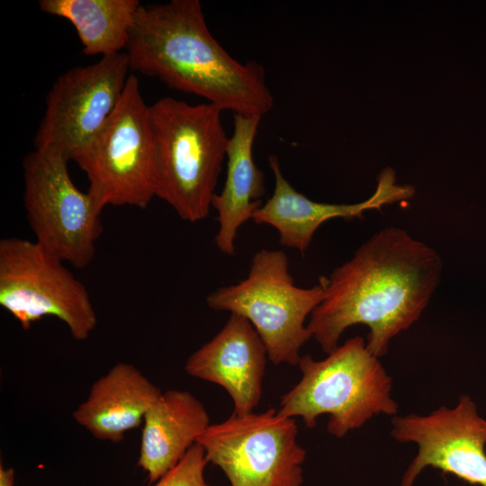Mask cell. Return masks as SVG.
I'll return each instance as SVG.
<instances>
[{
  "mask_svg": "<svg viewBox=\"0 0 486 486\" xmlns=\"http://www.w3.org/2000/svg\"><path fill=\"white\" fill-rule=\"evenodd\" d=\"M442 267L433 248L401 228L386 227L325 277V296L307 328L329 354L347 328L366 325V347L379 358L394 337L418 321L439 284Z\"/></svg>",
  "mask_w": 486,
  "mask_h": 486,
  "instance_id": "cell-1",
  "label": "cell"
},
{
  "mask_svg": "<svg viewBox=\"0 0 486 486\" xmlns=\"http://www.w3.org/2000/svg\"><path fill=\"white\" fill-rule=\"evenodd\" d=\"M130 69L234 113L262 117L274 98L265 69L239 62L211 34L199 0L142 4L126 46Z\"/></svg>",
  "mask_w": 486,
  "mask_h": 486,
  "instance_id": "cell-2",
  "label": "cell"
},
{
  "mask_svg": "<svg viewBox=\"0 0 486 486\" xmlns=\"http://www.w3.org/2000/svg\"><path fill=\"white\" fill-rule=\"evenodd\" d=\"M222 109L164 97L148 105L156 197L184 220L205 219L212 207L229 139Z\"/></svg>",
  "mask_w": 486,
  "mask_h": 486,
  "instance_id": "cell-3",
  "label": "cell"
},
{
  "mask_svg": "<svg viewBox=\"0 0 486 486\" xmlns=\"http://www.w3.org/2000/svg\"><path fill=\"white\" fill-rule=\"evenodd\" d=\"M297 365L302 378L283 396L278 412L301 417L309 428L328 414V432L341 438L374 416L393 417L398 412L392 378L360 336L347 339L322 360L301 356Z\"/></svg>",
  "mask_w": 486,
  "mask_h": 486,
  "instance_id": "cell-4",
  "label": "cell"
},
{
  "mask_svg": "<svg viewBox=\"0 0 486 486\" xmlns=\"http://www.w3.org/2000/svg\"><path fill=\"white\" fill-rule=\"evenodd\" d=\"M325 296V277L310 288L294 284L287 256L261 249L239 283L211 292L207 305L246 318L255 328L274 364L297 365L302 346L311 338L306 320Z\"/></svg>",
  "mask_w": 486,
  "mask_h": 486,
  "instance_id": "cell-5",
  "label": "cell"
},
{
  "mask_svg": "<svg viewBox=\"0 0 486 486\" xmlns=\"http://www.w3.org/2000/svg\"><path fill=\"white\" fill-rule=\"evenodd\" d=\"M72 160L86 173L87 193L101 211L108 205L145 209L156 197L148 105L135 76L130 75L111 116Z\"/></svg>",
  "mask_w": 486,
  "mask_h": 486,
  "instance_id": "cell-6",
  "label": "cell"
},
{
  "mask_svg": "<svg viewBox=\"0 0 486 486\" xmlns=\"http://www.w3.org/2000/svg\"><path fill=\"white\" fill-rule=\"evenodd\" d=\"M0 305L25 330L55 317L79 341L88 338L97 324L85 285L64 261L26 238L0 240Z\"/></svg>",
  "mask_w": 486,
  "mask_h": 486,
  "instance_id": "cell-7",
  "label": "cell"
},
{
  "mask_svg": "<svg viewBox=\"0 0 486 486\" xmlns=\"http://www.w3.org/2000/svg\"><path fill=\"white\" fill-rule=\"evenodd\" d=\"M68 161L58 152L36 148L24 157L23 207L35 241L65 263L83 268L96 252L102 211L74 184Z\"/></svg>",
  "mask_w": 486,
  "mask_h": 486,
  "instance_id": "cell-8",
  "label": "cell"
},
{
  "mask_svg": "<svg viewBox=\"0 0 486 486\" xmlns=\"http://www.w3.org/2000/svg\"><path fill=\"white\" fill-rule=\"evenodd\" d=\"M297 434L295 419L272 408L211 424L196 443L230 486H301L306 451Z\"/></svg>",
  "mask_w": 486,
  "mask_h": 486,
  "instance_id": "cell-9",
  "label": "cell"
},
{
  "mask_svg": "<svg viewBox=\"0 0 486 486\" xmlns=\"http://www.w3.org/2000/svg\"><path fill=\"white\" fill-rule=\"evenodd\" d=\"M130 69L126 52H120L58 76L46 96L35 148L56 151L72 160L116 108Z\"/></svg>",
  "mask_w": 486,
  "mask_h": 486,
  "instance_id": "cell-10",
  "label": "cell"
},
{
  "mask_svg": "<svg viewBox=\"0 0 486 486\" xmlns=\"http://www.w3.org/2000/svg\"><path fill=\"white\" fill-rule=\"evenodd\" d=\"M391 435L418 446L400 486H413L428 467L486 486V418L469 395H461L454 408L441 406L428 415L393 416Z\"/></svg>",
  "mask_w": 486,
  "mask_h": 486,
  "instance_id": "cell-11",
  "label": "cell"
},
{
  "mask_svg": "<svg viewBox=\"0 0 486 486\" xmlns=\"http://www.w3.org/2000/svg\"><path fill=\"white\" fill-rule=\"evenodd\" d=\"M274 176L273 195L253 214L257 224L274 227L279 234V243L304 253L313 235L324 222L343 218H361L368 210H380L383 205L411 199L415 189L410 184H399L393 169H383L374 194L364 202L353 204L318 202L295 190L283 176L278 158H268Z\"/></svg>",
  "mask_w": 486,
  "mask_h": 486,
  "instance_id": "cell-12",
  "label": "cell"
},
{
  "mask_svg": "<svg viewBox=\"0 0 486 486\" xmlns=\"http://www.w3.org/2000/svg\"><path fill=\"white\" fill-rule=\"evenodd\" d=\"M267 351L253 325L231 313L224 327L186 360L190 376L216 383L233 401V413L253 412L262 395Z\"/></svg>",
  "mask_w": 486,
  "mask_h": 486,
  "instance_id": "cell-13",
  "label": "cell"
},
{
  "mask_svg": "<svg viewBox=\"0 0 486 486\" xmlns=\"http://www.w3.org/2000/svg\"><path fill=\"white\" fill-rule=\"evenodd\" d=\"M161 393L136 366L118 363L93 383L72 416L95 438L118 443L143 423Z\"/></svg>",
  "mask_w": 486,
  "mask_h": 486,
  "instance_id": "cell-14",
  "label": "cell"
},
{
  "mask_svg": "<svg viewBox=\"0 0 486 486\" xmlns=\"http://www.w3.org/2000/svg\"><path fill=\"white\" fill-rule=\"evenodd\" d=\"M142 425L138 465L152 483L181 461L211 424L194 395L169 390L152 403Z\"/></svg>",
  "mask_w": 486,
  "mask_h": 486,
  "instance_id": "cell-15",
  "label": "cell"
},
{
  "mask_svg": "<svg viewBox=\"0 0 486 486\" xmlns=\"http://www.w3.org/2000/svg\"><path fill=\"white\" fill-rule=\"evenodd\" d=\"M261 118L234 113L233 133L229 139L226 152L228 162L224 186L212 201L219 222L215 244L220 252L229 256L235 254V240L239 228L252 220L266 194L265 175L253 159V144Z\"/></svg>",
  "mask_w": 486,
  "mask_h": 486,
  "instance_id": "cell-16",
  "label": "cell"
},
{
  "mask_svg": "<svg viewBox=\"0 0 486 486\" xmlns=\"http://www.w3.org/2000/svg\"><path fill=\"white\" fill-rule=\"evenodd\" d=\"M139 0H40V9L68 20L86 55L109 56L126 49Z\"/></svg>",
  "mask_w": 486,
  "mask_h": 486,
  "instance_id": "cell-17",
  "label": "cell"
},
{
  "mask_svg": "<svg viewBox=\"0 0 486 486\" xmlns=\"http://www.w3.org/2000/svg\"><path fill=\"white\" fill-rule=\"evenodd\" d=\"M207 464L202 446L196 443L173 469L155 482L154 486H211L204 479Z\"/></svg>",
  "mask_w": 486,
  "mask_h": 486,
  "instance_id": "cell-18",
  "label": "cell"
},
{
  "mask_svg": "<svg viewBox=\"0 0 486 486\" xmlns=\"http://www.w3.org/2000/svg\"><path fill=\"white\" fill-rule=\"evenodd\" d=\"M0 486H14V470L0 464Z\"/></svg>",
  "mask_w": 486,
  "mask_h": 486,
  "instance_id": "cell-19",
  "label": "cell"
}]
</instances>
